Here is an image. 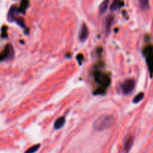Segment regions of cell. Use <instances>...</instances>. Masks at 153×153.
<instances>
[{
	"mask_svg": "<svg viewBox=\"0 0 153 153\" xmlns=\"http://www.w3.org/2000/svg\"><path fill=\"white\" fill-rule=\"evenodd\" d=\"M114 123L115 118L113 115L103 114L94 121L93 128L97 131H102L113 126Z\"/></svg>",
	"mask_w": 153,
	"mask_h": 153,
	"instance_id": "obj_1",
	"label": "cell"
},
{
	"mask_svg": "<svg viewBox=\"0 0 153 153\" xmlns=\"http://www.w3.org/2000/svg\"><path fill=\"white\" fill-rule=\"evenodd\" d=\"M134 143V138L131 136H127L124 140V149L126 153H128Z\"/></svg>",
	"mask_w": 153,
	"mask_h": 153,
	"instance_id": "obj_7",
	"label": "cell"
},
{
	"mask_svg": "<svg viewBox=\"0 0 153 153\" xmlns=\"http://www.w3.org/2000/svg\"><path fill=\"white\" fill-rule=\"evenodd\" d=\"M40 144L34 145L33 146L30 147L29 149H27V150L25 152V153H35L39 149H40Z\"/></svg>",
	"mask_w": 153,
	"mask_h": 153,
	"instance_id": "obj_11",
	"label": "cell"
},
{
	"mask_svg": "<svg viewBox=\"0 0 153 153\" xmlns=\"http://www.w3.org/2000/svg\"><path fill=\"white\" fill-rule=\"evenodd\" d=\"M17 13V8H16L15 6H13L12 7H10V10L8 12V14H7V20L10 21V22H13L16 19V14Z\"/></svg>",
	"mask_w": 153,
	"mask_h": 153,
	"instance_id": "obj_8",
	"label": "cell"
},
{
	"mask_svg": "<svg viewBox=\"0 0 153 153\" xmlns=\"http://www.w3.org/2000/svg\"><path fill=\"white\" fill-rule=\"evenodd\" d=\"M143 97H144V94H143V93H140V94H137V95L133 99V103L136 104V103L140 102L143 100Z\"/></svg>",
	"mask_w": 153,
	"mask_h": 153,
	"instance_id": "obj_12",
	"label": "cell"
},
{
	"mask_svg": "<svg viewBox=\"0 0 153 153\" xmlns=\"http://www.w3.org/2000/svg\"><path fill=\"white\" fill-rule=\"evenodd\" d=\"M143 55L149 69L151 78L153 76V46L149 45L143 49Z\"/></svg>",
	"mask_w": 153,
	"mask_h": 153,
	"instance_id": "obj_2",
	"label": "cell"
},
{
	"mask_svg": "<svg viewBox=\"0 0 153 153\" xmlns=\"http://www.w3.org/2000/svg\"><path fill=\"white\" fill-rule=\"evenodd\" d=\"M109 2H110V0H104L101 3L100 6V14L102 15L104 14L105 13L107 10L108 7Z\"/></svg>",
	"mask_w": 153,
	"mask_h": 153,
	"instance_id": "obj_10",
	"label": "cell"
},
{
	"mask_svg": "<svg viewBox=\"0 0 153 153\" xmlns=\"http://www.w3.org/2000/svg\"><path fill=\"white\" fill-rule=\"evenodd\" d=\"M66 122V119L64 117H61L58 118L56 120L54 123V128L55 129H60V128H62L64 126Z\"/></svg>",
	"mask_w": 153,
	"mask_h": 153,
	"instance_id": "obj_9",
	"label": "cell"
},
{
	"mask_svg": "<svg viewBox=\"0 0 153 153\" xmlns=\"http://www.w3.org/2000/svg\"><path fill=\"white\" fill-rule=\"evenodd\" d=\"M134 87H135V82L133 79H128L125 80V82L122 84L121 89H122L123 93L125 95H128L132 92Z\"/></svg>",
	"mask_w": 153,
	"mask_h": 153,
	"instance_id": "obj_4",
	"label": "cell"
},
{
	"mask_svg": "<svg viewBox=\"0 0 153 153\" xmlns=\"http://www.w3.org/2000/svg\"><path fill=\"white\" fill-rule=\"evenodd\" d=\"M6 28H6L5 26H4L2 28H1V31H3L2 34H1V37H7V36H6V32H5V31H6Z\"/></svg>",
	"mask_w": 153,
	"mask_h": 153,
	"instance_id": "obj_16",
	"label": "cell"
},
{
	"mask_svg": "<svg viewBox=\"0 0 153 153\" xmlns=\"http://www.w3.org/2000/svg\"><path fill=\"white\" fill-rule=\"evenodd\" d=\"M13 55H14V52H13V49L12 46L10 44L7 45L6 47L4 49V50L0 53V62L4 61L5 59H7V58L11 59L13 57Z\"/></svg>",
	"mask_w": 153,
	"mask_h": 153,
	"instance_id": "obj_5",
	"label": "cell"
},
{
	"mask_svg": "<svg viewBox=\"0 0 153 153\" xmlns=\"http://www.w3.org/2000/svg\"><path fill=\"white\" fill-rule=\"evenodd\" d=\"M82 60H83V55H82V54H79V55L77 56V61H79V64H82L81 61H82Z\"/></svg>",
	"mask_w": 153,
	"mask_h": 153,
	"instance_id": "obj_15",
	"label": "cell"
},
{
	"mask_svg": "<svg viewBox=\"0 0 153 153\" xmlns=\"http://www.w3.org/2000/svg\"><path fill=\"white\" fill-rule=\"evenodd\" d=\"M112 21H113V19H112L111 16L110 18H108V19H107V21H106V27H105L106 31H110L111 25Z\"/></svg>",
	"mask_w": 153,
	"mask_h": 153,
	"instance_id": "obj_14",
	"label": "cell"
},
{
	"mask_svg": "<svg viewBox=\"0 0 153 153\" xmlns=\"http://www.w3.org/2000/svg\"><path fill=\"white\" fill-rule=\"evenodd\" d=\"M96 82L101 86L102 89H106L110 85L111 79L102 72H96L94 74Z\"/></svg>",
	"mask_w": 153,
	"mask_h": 153,
	"instance_id": "obj_3",
	"label": "cell"
},
{
	"mask_svg": "<svg viewBox=\"0 0 153 153\" xmlns=\"http://www.w3.org/2000/svg\"><path fill=\"white\" fill-rule=\"evenodd\" d=\"M88 37V29L87 25L85 23L81 27L80 32H79V40L82 42H85Z\"/></svg>",
	"mask_w": 153,
	"mask_h": 153,
	"instance_id": "obj_6",
	"label": "cell"
},
{
	"mask_svg": "<svg viewBox=\"0 0 153 153\" xmlns=\"http://www.w3.org/2000/svg\"><path fill=\"white\" fill-rule=\"evenodd\" d=\"M140 7L143 9H147L149 7V0H139Z\"/></svg>",
	"mask_w": 153,
	"mask_h": 153,
	"instance_id": "obj_13",
	"label": "cell"
}]
</instances>
